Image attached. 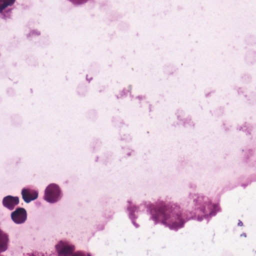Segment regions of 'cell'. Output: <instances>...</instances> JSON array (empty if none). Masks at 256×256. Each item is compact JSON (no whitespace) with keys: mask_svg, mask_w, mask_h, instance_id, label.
Returning a JSON list of instances; mask_svg holds the SVG:
<instances>
[{"mask_svg":"<svg viewBox=\"0 0 256 256\" xmlns=\"http://www.w3.org/2000/svg\"><path fill=\"white\" fill-rule=\"evenodd\" d=\"M9 244L10 240L8 234L0 228V254L8 250Z\"/></svg>","mask_w":256,"mask_h":256,"instance_id":"6","label":"cell"},{"mask_svg":"<svg viewBox=\"0 0 256 256\" xmlns=\"http://www.w3.org/2000/svg\"><path fill=\"white\" fill-rule=\"evenodd\" d=\"M16 0H0V12H2L6 8L12 6Z\"/></svg>","mask_w":256,"mask_h":256,"instance_id":"9","label":"cell"},{"mask_svg":"<svg viewBox=\"0 0 256 256\" xmlns=\"http://www.w3.org/2000/svg\"><path fill=\"white\" fill-rule=\"evenodd\" d=\"M19 203L18 196H7L2 200L3 206L9 210H13Z\"/></svg>","mask_w":256,"mask_h":256,"instance_id":"5","label":"cell"},{"mask_svg":"<svg viewBox=\"0 0 256 256\" xmlns=\"http://www.w3.org/2000/svg\"><path fill=\"white\" fill-rule=\"evenodd\" d=\"M100 66L98 64H90L88 68V72L92 76H96L100 71Z\"/></svg>","mask_w":256,"mask_h":256,"instance_id":"8","label":"cell"},{"mask_svg":"<svg viewBox=\"0 0 256 256\" xmlns=\"http://www.w3.org/2000/svg\"><path fill=\"white\" fill-rule=\"evenodd\" d=\"M76 6H80L86 3L89 0H68Z\"/></svg>","mask_w":256,"mask_h":256,"instance_id":"11","label":"cell"},{"mask_svg":"<svg viewBox=\"0 0 256 256\" xmlns=\"http://www.w3.org/2000/svg\"><path fill=\"white\" fill-rule=\"evenodd\" d=\"M89 90V86L85 82H80L76 88V92L80 96H84L87 94Z\"/></svg>","mask_w":256,"mask_h":256,"instance_id":"7","label":"cell"},{"mask_svg":"<svg viewBox=\"0 0 256 256\" xmlns=\"http://www.w3.org/2000/svg\"><path fill=\"white\" fill-rule=\"evenodd\" d=\"M11 218L16 224H23L27 218L26 211L23 208L18 207L12 213Z\"/></svg>","mask_w":256,"mask_h":256,"instance_id":"4","label":"cell"},{"mask_svg":"<svg viewBox=\"0 0 256 256\" xmlns=\"http://www.w3.org/2000/svg\"><path fill=\"white\" fill-rule=\"evenodd\" d=\"M86 116L91 120H95L98 118V114L95 110H90L86 112Z\"/></svg>","mask_w":256,"mask_h":256,"instance_id":"10","label":"cell"},{"mask_svg":"<svg viewBox=\"0 0 256 256\" xmlns=\"http://www.w3.org/2000/svg\"><path fill=\"white\" fill-rule=\"evenodd\" d=\"M22 195L23 200L27 203L36 200L38 195V188L32 185L26 186L22 190Z\"/></svg>","mask_w":256,"mask_h":256,"instance_id":"3","label":"cell"},{"mask_svg":"<svg viewBox=\"0 0 256 256\" xmlns=\"http://www.w3.org/2000/svg\"><path fill=\"white\" fill-rule=\"evenodd\" d=\"M56 249L59 255L70 256L75 250L74 245L67 240H62L56 246Z\"/></svg>","mask_w":256,"mask_h":256,"instance_id":"2","label":"cell"},{"mask_svg":"<svg viewBox=\"0 0 256 256\" xmlns=\"http://www.w3.org/2000/svg\"><path fill=\"white\" fill-rule=\"evenodd\" d=\"M62 196L60 186L54 183L48 185L45 189L44 199L47 202L54 204L59 201Z\"/></svg>","mask_w":256,"mask_h":256,"instance_id":"1","label":"cell"}]
</instances>
